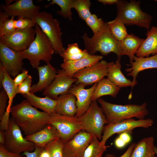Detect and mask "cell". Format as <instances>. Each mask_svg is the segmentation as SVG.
<instances>
[{
  "mask_svg": "<svg viewBox=\"0 0 157 157\" xmlns=\"http://www.w3.org/2000/svg\"><path fill=\"white\" fill-rule=\"evenodd\" d=\"M10 113L13 120L26 136L41 130L48 124L50 115L40 111L26 99L12 106Z\"/></svg>",
  "mask_w": 157,
  "mask_h": 157,
  "instance_id": "cell-1",
  "label": "cell"
},
{
  "mask_svg": "<svg viewBox=\"0 0 157 157\" xmlns=\"http://www.w3.org/2000/svg\"><path fill=\"white\" fill-rule=\"evenodd\" d=\"M85 49L90 55L99 52L101 56H106L111 52L115 53L117 58L121 59L122 51L120 42L112 35L108 28L107 22L97 33L90 38L86 33L82 36Z\"/></svg>",
  "mask_w": 157,
  "mask_h": 157,
  "instance_id": "cell-2",
  "label": "cell"
},
{
  "mask_svg": "<svg viewBox=\"0 0 157 157\" xmlns=\"http://www.w3.org/2000/svg\"><path fill=\"white\" fill-rule=\"evenodd\" d=\"M97 100L101 106L108 124L134 117L139 119H144L149 114L146 102L140 105L131 104L121 105L108 102L101 98Z\"/></svg>",
  "mask_w": 157,
  "mask_h": 157,
  "instance_id": "cell-3",
  "label": "cell"
},
{
  "mask_svg": "<svg viewBox=\"0 0 157 157\" xmlns=\"http://www.w3.org/2000/svg\"><path fill=\"white\" fill-rule=\"evenodd\" d=\"M35 29L34 39L27 49L20 53L24 59L29 61L33 68L37 69L40 61L46 63H50L55 52L50 41L38 24H36Z\"/></svg>",
  "mask_w": 157,
  "mask_h": 157,
  "instance_id": "cell-4",
  "label": "cell"
},
{
  "mask_svg": "<svg viewBox=\"0 0 157 157\" xmlns=\"http://www.w3.org/2000/svg\"><path fill=\"white\" fill-rule=\"evenodd\" d=\"M140 1L118 0L116 4L117 17L127 26L135 25L149 30L152 16L143 12L140 6Z\"/></svg>",
  "mask_w": 157,
  "mask_h": 157,
  "instance_id": "cell-5",
  "label": "cell"
},
{
  "mask_svg": "<svg viewBox=\"0 0 157 157\" xmlns=\"http://www.w3.org/2000/svg\"><path fill=\"white\" fill-rule=\"evenodd\" d=\"M50 41L55 53L60 55L65 50L61 36L63 33L60 22L53 17L50 13L39 12L32 19Z\"/></svg>",
  "mask_w": 157,
  "mask_h": 157,
  "instance_id": "cell-6",
  "label": "cell"
},
{
  "mask_svg": "<svg viewBox=\"0 0 157 157\" xmlns=\"http://www.w3.org/2000/svg\"><path fill=\"white\" fill-rule=\"evenodd\" d=\"M83 130L96 136L101 140L105 125L108 124L106 117L97 100L91 103L87 110L78 117Z\"/></svg>",
  "mask_w": 157,
  "mask_h": 157,
  "instance_id": "cell-7",
  "label": "cell"
},
{
  "mask_svg": "<svg viewBox=\"0 0 157 157\" xmlns=\"http://www.w3.org/2000/svg\"><path fill=\"white\" fill-rule=\"evenodd\" d=\"M4 133V147L8 151L20 154L25 151L32 152L35 149L34 144L24 137L21 129L12 118L10 119L8 128Z\"/></svg>",
  "mask_w": 157,
  "mask_h": 157,
  "instance_id": "cell-8",
  "label": "cell"
},
{
  "mask_svg": "<svg viewBox=\"0 0 157 157\" xmlns=\"http://www.w3.org/2000/svg\"><path fill=\"white\" fill-rule=\"evenodd\" d=\"M48 124L53 125L65 143L71 140L83 128L78 118L54 113L50 115Z\"/></svg>",
  "mask_w": 157,
  "mask_h": 157,
  "instance_id": "cell-9",
  "label": "cell"
},
{
  "mask_svg": "<svg viewBox=\"0 0 157 157\" xmlns=\"http://www.w3.org/2000/svg\"><path fill=\"white\" fill-rule=\"evenodd\" d=\"M154 123L153 119H151L135 120L131 118L116 123L107 124L104 126L101 143L103 145H106L108 139L115 133L119 134L122 133L127 132L130 134L135 128H148L151 126Z\"/></svg>",
  "mask_w": 157,
  "mask_h": 157,
  "instance_id": "cell-10",
  "label": "cell"
},
{
  "mask_svg": "<svg viewBox=\"0 0 157 157\" xmlns=\"http://www.w3.org/2000/svg\"><path fill=\"white\" fill-rule=\"evenodd\" d=\"M35 28L16 29L13 32L0 38V42L17 52L27 49L35 38Z\"/></svg>",
  "mask_w": 157,
  "mask_h": 157,
  "instance_id": "cell-11",
  "label": "cell"
},
{
  "mask_svg": "<svg viewBox=\"0 0 157 157\" xmlns=\"http://www.w3.org/2000/svg\"><path fill=\"white\" fill-rule=\"evenodd\" d=\"M108 63L104 60L81 69L74 75L77 84L81 83L85 86L98 83L108 74Z\"/></svg>",
  "mask_w": 157,
  "mask_h": 157,
  "instance_id": "cell-12",
  "label": "cell"
},
{
  "mask_svg": "<svg viewBox=\"0 0 157 157\" xmlns=\"http://www.w3.org/2000/svg\"><path fill=\"white\" fill-rule=\"evenodd\" d=\"M0 63L5 70L15 78L23 70V60L20 52L15 51L0 42Z\"/></svg>",
  "mask_w": 157,
  "mask_h": 157,
  "instance_id": "cell-13",
  "label": "cell"
},
{
  "mask_svg": "<svg viewBox=\"0 0 157 157\" xmlns=\"http://www.w3.org/2000/svg\"><path fill=\"white\" fill-rule=\"evenodd\" d=\"M93 135L85 131H80L65 143L64 157H82L86 148L92 140Z\"/></svg>",
  "mask_w": 157,
  "mask_h": 157,
  "instance_id": "cell-14",
  "label": "cell"
},
{
  "mask_svg": "<svg viewBox=\"0 0 157 157\" xmlns=\"http://www.w3.org/2000/svg\"><path fill=\"white\" fill-rule=\"evenodd\" d=\"M77 81L76 78L68 76L63 69L59 70L52 82L43 91L42 95L56 99L59 95L68 93Z\"/></svg>",
  "mask_w": 157,
  "mask_h": 157,
  "instance_id": "cell-15",
  "label": "cell"
},
{
  "mask_svg": "<svg viewBox=\"0 0 157 157\" xmlns=\"http://www.w3.org/2000/svg\"><path fill=\"white\" fill-rule=\"evenodd\" d=\"M2 8L9 17L32 19L40 12V7L35 5L32 0H17L13 3L3 5Z\"/></svg>",
  "mask_w": 157,
  "mask_h": 157,
  "instance_id": "cell-16",
  "label": "cell"
},
{
  "mask_svg": "<svg viewBox=\"0 0 157 157\" xmlns=\"http://www.w3.org/2000/svg\"><path fill=\"white\" fill-rule=\"evenodd\" d=\"M97 83L88 89L85 88L83 84L80 83L71 88L68 92L72 94L76 99L77 112L75 116L79 117L87 110L92 103L91 98Z\"/></svg>",
  "mask_w": 157,
  "mask_h": 157,
  "instance_id": "cell-17",
  "label": "cell"
},
{
  "mask_svg": "<svg viewBox=\"0 0 157 157\" xmlns=\"http://www.w3.org/2000/svg\"><path fill=\"white\" fill-rule=\"evenodd\" d=\"M130 64L127 65L130 67L126 68L127 75L133 77L132 88L138 83L136 80L137 76L140 72L144 70L157 68V54L150 57H140L135 56L133 62H130Z\"/></svg>",
  "mask_w": 157,
  "mask_h": 157,
  "instance_id": "cell-18",
  "label": "cell"
},
{
  "mask_svg": "<svg viewBox=\"0 0 157 157\" xmlns=\"http://www.w3.org/2000/svg\"><path fill=\"white\" fill-rule=\"evenodd\" d=\"M27 140L33 142L35 147L44 148L49 142L60 138L56 129L52 125L48 124L43 129L37 132L25 137Z\"/></svg>",
  "mask_w": 157,
  "mask_h": 157,
  "instance_id": "cell-19",
  "label": "cell"
},
{
  "mask_svg": "<svg viewBox=\"0 0 157 157\" xmlns=\"http://www.w3.org/2000/svg\"><path fill=\"white\" fill-rule=\"evenodd\" d=\"M37 68L39 79L38 83L31 86L30 92L34 94L44 90L52 82L57 72L50 63Z\"/></svg>",
  "mask_w": 157,
  "mask_h": 157,
  "instance_id": "cell-20",
  "label": "cell"
},
{
  "mask_svg": "<svg viewBox=\"0 0 157 157\" xmlns=\"http://www.w3.org/2000/svg\"><path fill=\"white\" fill-rule=\"evenodd\" d=\"M103 58L101 55L89 54L79 60L63 62L60 66L68 76L73 78L74 75L78 71L99 62Z\"/></svg>",
  "mask_w": 157,
  "mask_h": 157,
  "instance_id": "cell-21",
  "label": "cell"
},
{
  "mask_svg": "<svg viewBox=\"0 0 157 157\" xmlns=\"http://www.w3.org/2000/svg\"><path fill=\"white\" fill-rule=\"evenodd\" d=\"M146 35V38L135 53L137 57H148L157 54V26H152Z\"/></svg>",
  "mask_w": 157,
  "mask_h": 157,
  "instance_id": "cell-22",
  "label": "cell"
},
{
  "mask_svg": "<svg viewBox=\"0 0 157 157\" xmlns=\"http://www.w3.org/2000/svg\"><path fill=\"white\" fill-rule=\"evenodd\" d=\"M56 100L55 113L63 115L75 116L77 107L76 98L74 95L68 92L60 95Z\"/></svg>",
  "mask_w": 157,
  "mask_h": 157,
  "instance_id": "cell-23",
  "label": "cell"
},
{
  "mask_svg": "<svg viewBox=\"0 0 157 157\" xmlns=\"http://www.w3.org/2000/svg\"><path fill=\"white\" fill-rule=\"evenodd\" d=\"M120 59L117 58L115 63H108L107 78L116 86L120 88L131 87L132 81L127 79L121 70Z\"/></svg>",
  "mask_w": 157,
  "mask_h": 157,
  "instance_id": "cell-24",
  "label": "cell"
},
{
  "mask_svg": "<svg viewBox=\"0 0 157 157\" xmlns=\"http://www.w3.org/2000/svg\"><path fill=\"white\" fill-rule=\"evenodd\" d=\"M157 149L152 136L143 138L135 144L130 157H156Z\"/></svg>",
  "mask_w": 157,
  "mask_h": 157,
  "instance_id": "cell-25",
  "label": "cell"
},
{
  "mask_svg": "<svg viewBox=\"0 0 157 157\" xmlns=\"http://www.w3.org/2000/svg\"><path fill=\"white\" fill-rule=\"evenodd\" d=\"M23 96L34 107L41 109L50 115L55 113L57 103L56 99L47 96L40 97L31 92L29 94Z\"/></svg>",
  "mask_w": 157,
  "mask_h": 157,
  "instance_id": "cell-26",
  "label": "cell"
},
{
  "mask_svg": "<svg viewBox=\"0 0 157 157\" xmlns=\"http://www.w3.org/2000/svg\"><path fill=\"white\" fill-rule=\"evenodd\" d=\"M144 40V39L140 38L133 33L128 34L120 42L122 55L128 56L130 62L133 61L136 52Z\"/></svg>",
  "mask_w": 157,
  "mask_h": 157,
  "instance_id": "cell-27",
  "label": "cell"
},
{
  "mask_svg": "<svg viewBox=\"0 0 157 157\" xmlns=\"http://www.w3.org/2000/svg\"><path fill=\"white\" fill-rule=\"evenodd\" d=\"M120 89L108 78H104L97 83L91 97V101L97 100L101 97L105 95H110L115 98Z\"/></svg>",
  "mask_w": 157,
  "mask_h": 157,
  "instance_id": "cell-28",
  "label": "cell"
},
{
  "mask_svg": "<svg viewBox=\"0 0 157 157\" xmlns=\"http://www.w3.org/2000/svg\"><path fill=\"white\" fill-rule=\"evenodd\" d=\"M89 54L86 49L82 50L80 49L78 44L76 43L68 44L67 49L60 55L65 62L79 60Z\"/></svg>",
  "mask_w": 157,
  "mask_h": 157,
  "instance_id": "cell-29",
  "label": "cell"
},
{
  "mask_svg": "<svg viewBox=\"0 0 157 157\" xmlns=\"http://www.w3.org/2000/svg\"><path fill=\"white\" fill-rule=\"evenodd\" d=\"M2 87L8 97V104L6 112L10 113V111L14 98L17 93V87L15 84L14 79L5 70L4 76L2 83Z\"/></svg>",
  "mask_w": 157,
  "mask_h": 157,
  "instance_id": "cell-30",
  "label": "cell"
},
{
  "mask_svg": "<svg viewBox=\"0 0 157 157\" xmlns=\"http://www.w3.org/2000/svg\"><path fill=\"white\" fill-rule=\"evenodd\" d=\"M107 23L111 34L118 41H121L128 34L125 24L117 17Z\"/></svg>",
  "mask_w": 157,
  "mask_h": 157,
  "instance_id": "cell-31",
  "label": "cell"
},
{
  "mask_svg": "<svg viewBox=\"0 0 157 157\" xmlns=\"http://www.w3.org/2000/svg\"><path fill=\"white\" fill-rule=\"evenodd\" d=\"M109 146L101 144L95 136L85 149L82 157H102Z\"/></svg>",
  "mask_w": 157,
  "mask_h": 157,
  "instance_id": "cell-32",
  "label": "cell"
},
{
  "mask_svg": "<svg viewBox=\"0 0 157 157\" xmlns=\"http://www.w3.org/2000/svg\"><path fill=\"white\" fill-rule=\"evenodd\" d=\"M56 4L60 7V10L56 11L57 13L64 18L69 20L72 19L71 9L73 8V0H52L49 4L45 5L46 8L50 5Z\"/></svg>",
  "mask_w": 157,
  "mask_h": 157,
  "instance_id": "cell-33",
  "label": "cell"
},
{
  "mask_svg": "<svg viewBox=\"0 0 157 157\" xmlns=\"http://www.w3.org/2000/svg\"><path fill=\"white\" fill-rule=\"evenodd\" d=\"M91 4L89 0H73V8L76 10L79 17L85 21L92 14L90 11Z\"/></svg>",
  "mask_w": 157,
  "mask_h": 157,
  "instance_id": "cell-34",
  "label": "cell"
},
{
  "mask_svg": "<svg viewBox=\"0 0 157 157\" xmlns=\"http://www.w3.org/2000/svg\"><path fill=\"white\" fill-rule=\"evenodd\" d=\"M65 143L60 138H58L49 143L44 148L49 151L51 157H64L63 149Z\"/></svg>",
  "mask_w": 157,
  "mask_h": 157,
  "instance_id": "cell-35",
  "label": "cell"
},
{
  "mask_svg": "<svg viewBox=\"0 0 157 157\" xmlns=\"http://www.w3.org/2000/svg\"><path fill=\"white\" fill-rule=\"evenodd\" d=\"M85 22L92 31L94 34L100 31L104 23L101 18H99L94 14H92Z\"/></svg>",
  "mask_w": 157,
  "mask_h": 157,
  "instance_id": "cell-36",
  "label": "cell"
},
{
  "mask_svg": "<svg viewBox=\"0 0 157 157\" xmlns=\"http://www.w3.org/2000/svg\"><path fill=\"white\" fill-rule=\"evenodd\" d=\"M14 17L8 18L0 25V38L14 31L16 29L14 24Z\"/></svg>",
  "mask_w": 157,
  "mask_h": 157,
  "instance_id": "cell-37",
  "label": "cell"
},
{
  "mask_svg": "<svg viewBox=\"0 0 157 157\" xmlns=\"http://www.w3.org/2000/svg\"><path fill=\"white\" fill-rule=\"evenodd\" d=\"M16 29H24L35 27L36 24L32 19L23 17H17L14 20Z\"/></svg>",
  "mask_w": 157,
  "mask_h": 157,
  "instance_id": "cell-38",
  "label": "cell"
},
{
  "mask_svg": "<svg viewBox=\"0 0 157 157\" xmlns=\"http://www.w3.org/2000/svg\"><path fill=\"white\" fill-rule=\"evenodd\" d=\"M32 78L28 75L26 79L17 87V93L23 95H28L30 93Z\"/></svg>",
  "mask_w": 157,
  "mask_h": 157,
  "instance_id": "cell-39",
  "label": "cell"
},
{
  "mask_svg": "<svg viewBox=\"0 0 157 157\" xmlns=\"http://www.w3.org/2000/svg\"><path fill=\"white\" fill-rule=\"evenodd\" d=\"M130 134L127 132H124L119 134L115 141V147L117 148L122 149L129 143L131 140Z\"/></svg>",
  "mask_w": 157,
  "mask_h": 157,
  "instance_id": "cell-40",
  "label": "cell"
},
{
  "mask_svg": "<svg viewBox=\"0 0 157 157\" xmlns=\"http://www.w3.org/2000/svg\"><path fill=\"white\" fill-rule=\"evenodd\" d=\"M8 99L7 93L3 89H2L0 92V120L6 112Z\"/></svg>",
  "mask_w": 157,
  "mask_h": 157,
  "instance_id": "cell-41",
  "label": "cell"
},
{
  "mask_svg": "<svg viewBox=\"0 0 157 157\" xmlns=\"http://www.w3.org/2000/svg\"><path fill=\"white\" fill-rule=\"evenodd\" d=\"M28 71L27 70L23 69L22 72L15 78L14 81L16 87L19 85L26 79L28 75Z\"/></svg>",
  "mask_w": 157,
  "mask_h": 157,
  "instance_id": "cell-42",
  "label": "cell"
},
{
  "mask_svg": "<svg viewBox=\"0 0 157 157\" xmlns=\"http://www.w3.org/2000/svg\"><path fill=\"white\" fill-rule=\"evenodd\" d=\"M0 157H22L20 154L11 152L8 150L4 146L0 145Z\"/></svg>",
  "mask_w": 157,
  "mask_h": 157,
  "instance_id": "cell-43",
  "label": "cell"
},
{
  "mask_svg": "<svg viewBox=\"0 0 157 157\" xmlns=\"http://www.w3.org/2000/svg\"><path fill=\"white\" fill-rule=\"evenodd\" d=\"M44 148L35 147L34 150L32 152L25 151L23 152V155L26 157H39L40 154Z\"/></svg>",
  "mask_w": 157,
  "mask_h": 157,
  "instance_id": "cell-44",
  "label": "cell"
},
{
  "mask_svg": "<svg viewBox=\"0 0 157 157\" xmlns=\"http://www.w3.org/2000/svg\"><path fill=\"white\" fill-rule=\"evenodd\" d=\"M135 144V143H131L126 151L119 157H130Z\"/></svg>",
  "mask_w": 157,
  "mask_h": 157,
  "instance_id": "cell-45",
  "label": "cell"
},
{
  "mask_svg": "<svg viewBox=\"0 0 157 157\" xmlns=\"http://www.w3.org/2000/svg\"><path fill=\"white\" fill-rule=\"evenodd\" d=\"M5 69L2 64L0 63V87L2 88V83L4 76Z\"/></svg>",
  "mask_w": 157,
  "mask_h": 157,
  "instance_id": "cell-46",
  "label": "cell"
},
{
  "mask_svg": "<svg viewBox=\"0 0 157 157\" xmlns=\"http://www.w3.org/2000/svg\"><path fill=\"white\" fill-rule=\"evenodd\" d=\"M98 1L104 5L116 4L118 2V0H98Z\"/></svg>",
  "mask_w": 157,
  "mask_h": 157,
  "instance_id": "cell-47",
  "label": "cell"
},
{
  "mask_svg": "<svg viewBox=\"0 0 157 157\" xmlns=\"http://www.w3.org/2000/svg\"><path fill=\"white\" fill-rule=\"evenodd\" d=\"M9 17L5 12H0V25H1Z\"/></svg>",
  "mask_w": 157,
  "mask_h": 157,
  "instance_id": "cell-48",
  "label": "cell"
},
{
  "mask_svg": "<svg viewBox=\"0 0 157 157\" xmlns=\"http://www.w3.org/2000/svg\"><path fill=\"white\" fill-rule=\"evenodd\" d=\"M39 157H51V156L49 151L44 148L40 153Z\"/></svg>",
  "mask_w": 157,
  "mask_h": 157,
  "instance_id": "cell-49",
  "label": "cell"
},
{
  "mask_svg": "<svg viewBox=\"0 0 157 157\" xmlns=\"http://www.w3.org/2000/svg\"><path fill=\"white\" fill-rule=\"evenodd\" d=\"M5 142V137L4 131L0 130V145L4 146Z\"/></svg>",
  "mask_w": 157,
  "mask_h": 157,
  "instance_id": "cell-50",
  "label": "cell"
},
{
  "mask_svg": "<svg viewBox=\"0 0 157 157\" xmlns=\"http://www.w3.org/2000/svg\"><path fill=\"white\" fill-rule=\"evenodd\" d=\"M6 5H9L13 1V0H6L5 1Z\"/></svg>",
  "mask_w": 157,
  "mask_h": 157,
  "instance_id": "cell-51",
  "label": "cell"
},
{
  "mask_svg": "<svg viewBox=\"0 0 157 157\" xmlns=\"http://www.w3.org/2000/svg\"><path fill=\"white\" fill-rule=\"evenodd\" d=\"M154 1L157 2V0H154Z\"/></svg>",
  "mask_w": 157,
  "mask_h": 157,
  "instance_id": "cell-52",
  "label": "cell"
},
{
  "mask_svg": "<svg viewBox=\"0 0 157 157\" xmlns=\"http://www.w3.org/2000/svg\"><path fill=\"white\" fill-rule=\"evenodd\" d=\"M105 157H109L107 156H106Z\"/></svg>",
  "mask_w": 157,
  "mask_h": 157,
  "instance_id": "cell-53",
  "label": "cell"
},
{
  "mask_svg": "<svg viewBox=\"0 0 157 157\" xmlns=\"http://www.w3.org/2000/svg\"></svg>",
  "mask_w": 157,
  "mask_h": 157,
  "instance_id": "cell-54",
  "label": "cell"
}]
</instances>
